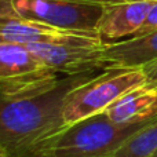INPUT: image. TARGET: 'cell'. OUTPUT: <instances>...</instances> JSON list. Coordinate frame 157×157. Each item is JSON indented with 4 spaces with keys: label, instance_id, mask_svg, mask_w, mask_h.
<instances>
[{
    "label": "cell",
    "instance_id": "obj_1",
    "mask_svg": "<svg viewBox=\"0 0 157 157\" xmlns=\"http://www.w3.org/2000/svg\"><path fill=\"white\" fill-rule=\"evenodd\" d=\"M88 75L59 78L46 91L17 98L0 97V145L10 157H28L39 145L66 127L62 106L66 94Z\"/></svg>",
    "mask_w": 157,
    "mask_h": 157
},
{
    "label": "cell",
    "instance_id": "obj_2",
    "mask_svg": "<svg viewBox=\"0 0 157 157\" xmlns=\"http://www.w3.org/2000/svg\"><path fill=\"white\" fill-rule=\"evenodd\" d=\"M152 120L136 124H116L106 113H98L66 125L57 135L39 145L28 157H110Z\"/></svg>",
    "mask_w": 157,
    "mask_h": 157
},
{
    "label": "cell",
    "instance_id": "obj_3",
    "mask_svg": "<svg viewBox=\"0 0 157 157\" xmlns=\"http://www.w3.org/2000/svg\"><path fill=\"white\" fill-rule=\"evenodd\" d=\"M146 81L142 68H106L103 73L84 78L66 94L62 106L63 121L72 125L103 113L119 98Z\"/></svg>",
    "mask_w": 157,
    "mask_h": 157
},
{
    "label": "cell",
    "instance_id": "obj_4",
    "mask_svg": "<svg viewBox=\"0 0 157 157\" xmlns=\"http://www.w3.org/2000/svg\"><path fill=\"white\" fill-rule=\"evenodd\" d=\"M26 47L55 73L78 76L101 68L106 69L105 41L98 33L72 32L59 40L33 43Z\"/></svg>",
    "mask_w": 157,
    "mask_h": 157
},
{
    "label": "cell",
    "instance_id": "obj_5",
    "mask_svg": "<svg viewBox=\"0 0 157 157\" xmlns=\"http://www.w3.org/2000/svg\"><path fill=\"white\" fill-rule=\"evenodd\" d=\"M59 78L26 46L0 43V97L17 98L46 91Z\"/></svg>",
    "mask_w": 157,
    "mask_h": 157
},
{
    "label": "cell",
    "instance_id": "obj_6",
    "mask_svg": "<svg viewBox=\"0 0 157 157\" xmlns=\"http://www.w3.org/2000/svg\"><path fill=\"white\" fill-rule=\"evenodd\" d=\"M14 7L22 18L55 29L98 33L105 4L101 0H14Z\"/></svg>",
    "mask_w": 157,
    "mask_h": 157
},
{
    "label": "cell",
    "instance_id": "obj_7",
    "mask_svg": "<svg viewBox=\"0 0 157 157\" xmlns=\"http://www.w3.org/2000/svg\"><path fill=\"white\" fill-rule=\"evenodd\" d=\"M153 2L106 3L98 25V33L105 43H113L125 36H134L144 25Z\"/></svg>",
    "mask_w": 157,
    "mask_h": 157
},
{
    "label": "cell",
    "instance_id": "obj_8",
    "mask_svg": "<svg viewBox=\"0 0 157 157\" xmlns=\"http://www.w3.org/2000/svg\"><path fill=\"white\" fill-rule=\"evenodd\" d=\"M103 113L116 124H136L157 116V81H146L112 103Z\"/></svg>",
    "mask_w": 157,
    "mask_h": 157
},
{
    "label": "cell",
    "instance_id": "obj_9",
    "mask_svg": "<svg viewBox=\"0 0 157 157\" xmlns=\"http://www.w3.org/2000/svg\"><path fill=\"white\" fill-rule=\"evenodd\" d=\"M157 59V30L127 40L105 43L106 68H144Z\"/></svg>",
    "mask_w": 157,
    "mask_h": 157
},
{
    "label": "cell",
    "instance_id": "obj_10",
    "mask_svg": "<svg viewBox=\"0 0 157 157\" xmlns=\"http://www.w3.org/2000/svg\"><path fill=\"white\" fill-rule=\"evenodd\" d=\"M72 32L61 30L43 24L22 18L19 14L0 17V43L33 44L54 41L65 37Z\"/></svg>",
    "mask_w": 157,
    "mask_h": 157
},
{
    "label": "cell",
    "instance_id": "obj_11",
    "mask_svg": "<svg viewBox=\"0 0 157 157\" xmlns=\"http://www.w3.org/2000/svg\"><path fill=\"white\" fill-rule=\"evenodd\" d=\"M157 150V117L135 132L110 157H150Z\"/></svg>",
    "mask_w": 157,
    "mask_h": 157
},
{
    "label": "cell",
    "instance_id": "obj_12",
    "mask_svg": "<svg viewBox=\"0 0 157 157\" xmlns=\"http://www.w3.org/2000/svg\"><path fill=\"white\" fill-rule=\"evenodd\" d=\"M153 30H157V2H153L152 7H150L149 13H147V17L145 19L144 25L141 26V29L135 33L134 36H141L145 35V33L153 32Z\"/></svg>",
    "mask_w": 157,
    "mask_h": 157
},
{
    "label": "cell",
    "instance_id": "obj_13",
    "mask_svg": "<svg viewBox=\"0 0 157 157\" xmlns=\"http://www.w3.org/2000/svg\"><path fill=\"white\" fill-rule=\"evenodd\" d=\"M142 71H144L147 81H157V59L145 65L142 68Z\"/></svg>",
    "mask_w": 157,
    "mask_h": 157
},
{
    "label": "cell",
    "instance_id": "obj_14",
    "mask_svg": "<svg viewBox=\"0 0 157 157\" xmlns=\"http://www.w3.org/2000/svg\"><path fill=\"white\" fill-rule=\"evenodd\" d=\"M14 14H18L14 7V0H0V17Z\"/></svg>",
    "mask_w": 157,
    "mask_h": 157
},
{
    "label": "cell",
    "instance_id": "obj_15",
    "mask_svg": "<svg viewBox=\"0 0 157 157\" xmlns=\"http://www.w3.org/2000/svg\"><path fill=\"white\" fill-rule=\"evenodd\" d=\"M103 4L106 3H130V2H157V0H101Z\"/></svg>",
    "mask_w": 157,
    "mask_h": 157
},
{
    "label": "cell",
    "instance_id": "obj_16",
    "mask_svg": "<svg viewBox=\"0 0 157 157\" xmlns=\"http://www.w3.org/2000/svg\"><path fill=\"white\" fill-rule=\"evenodd\" d=\"M0 157H10L8 156V152L6 150V147L2 146V145H0Z\"/></svg>",
    "mask_w": 157,
    "mask_h": 157
},
{
    "label": "cell",
    "instance_id": "obj_17",
    "mask_svg": "<svg viewBox=\"0 0 157 157\" xmlns=\"http://www.w3.org/2000/svg\"><path fill=\"white\" fill-rule=\"evenodd\" d=\"M150 157H157V150H156V152H155V153H153V155H152V156H150Z\"/></svg>",
    "mask_w": 157,
    "mask_h": 157
}]
</instances>
